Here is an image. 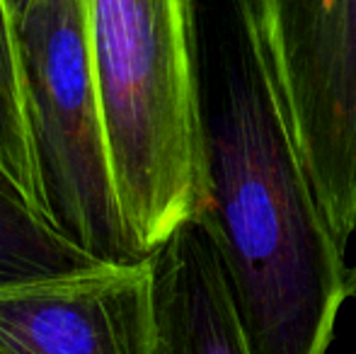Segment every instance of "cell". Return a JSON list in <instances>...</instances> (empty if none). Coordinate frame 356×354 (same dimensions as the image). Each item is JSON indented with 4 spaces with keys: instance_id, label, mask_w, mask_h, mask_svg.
Instances as JSON below:
<instances>
[{
    "instance_id": "cell-1",
    "label": "cell",
    "mask_w": 356,
    "mask_h": 354,
    "mask_svg": "<svg viewBox=\"0 0 356 354\" xmlns=\"http://www.w3.org/2000/svg\"><path fill=\"white\" fill-rule=\"evenodd\" d=\"M202 218L254 354H327L352 274L320 204L262 0H194Z\"/></svg>"
},
{
    "instance_id": "cell-5",
    "label": "cell",
    "mask_w": 356,
    "mask_h": 354,
    "mask_svg": "<svg viewBox=\"0 0 356 354\" xmlns=\"http://www.w3.org/2000/svg\"><path fill=\"white\" fill-rule=\"evenodd\" d=\"M0 354H155L153 252L3 284Z\"/></svg>"
},
{
    "instance_id": "cell-4",
    "label": "cell",
    "mask_w": 356,
    "mask_h": 354,
    "mask_svg": "<svg viewBox=\"0 0 356 354\" xmlns=\"http://www.w3.org/2000/svg\"><path fill=\"white\" fill-rule=\"evenodd\" d=\"M269 44L320 204L356 233V0H262Z\"/></svg>"
},
{
    "instance_id": "cell-3",
    "label": "cell",
    "mask_w": 356,
    "mask_h": 354,
    "mask_svg": "<svg viewBox=\"0 0 356 354\" xmlns=\"http://www.w3.org/2000/svg\"><path fill=\"white\" fill-rule=\"evenodd\" d=\"M29 112L51 223L97 262L136 260L104 141L88 0H29L19 15Z\"/></svg>"
},
{
    "instance_id": "cell-7",
    "label": "cell",
    "mask_w": 356,
    "mask_h": 354,
    "mask_svg": "<svg viewBox=\"0 0 356 354\" xmlns=\"http://www.w3.org/2000/svg\"><path fill=\"white\" fill-rule=\"evenodd\" d=\"M0 179L42 221L51 223L29 112L19 17L13 0H0Z\"/></svg>"
},
{
    "instance_id": "cell-10",
    "label": "cell",
    "mask_w": 356,
    "mask_h": 354,
    "mask_svg": "<svg viewBox=\"0 0 356 354\" xmlns=\"http://www.w3.org/2000/svg\"><path fill=\"white\" fill-rule=\"evenodd\" d=\"M354 236H356V233H354ZM352 282H354V287H356V265H354V279H352Z\"/></svg>"
},
{
    "instance_id": "cell-6",
    "label": "cell",
    "mask_w": 356,
    "mask_h": 354,
    "mask_svg": "<svg viewBox=\"0 0 356 354\" xmlns=\"http://www.w3.org/2000/svg\"><path fill=\"white\" fill-rule=\"evenodd\" d=\"M155 354H254L223 257L202 218L153 252Z\"/></svg>"
},
{
    "instance_id": "cell-8",
    "label": "cell",
    "mask_w": 356,
    "mask_h": 354,
    "mask_svg": "<svg viewBox=\"0 0 356 354\" xmlns=\"http://www.w3.org/2000/svg\"><path fill=\"white\" fill-rule=\"evenodd\" d=\"M97 262L37 216L0 179V287Z\"/></svg>"
},
{
    "instance_id": "cell-2",
    "label": "cell",
    "mask_w": 356,
    "mask_h": 354,
    "mask_svg": "<svg viewBox=\"0 0 356 354\" xmlns=\"http://www.w3.org/2000/svg\"><path fill=\"white\" fill-rule=\"evenodd\" d=\"M119 209L138 255L204 209L194 0H88Z\"/></svg>"
},
{
    "instance_id": "cell-9",
    "label": "cell",
    "mask_w": 356,
    "mask_h": 354,
    "mask_svg": "<svg viewBox=\"0 0 356 354\" xmlns=\"http://www.w3.org/2000/svg\"><path fill=\"white\" fill-rule=\"evenodd\" d=\"M13 3H15V10H17V17H19V15L24 13V8H27L29 0H13Z\"/></svg>"
}]
</instances>
